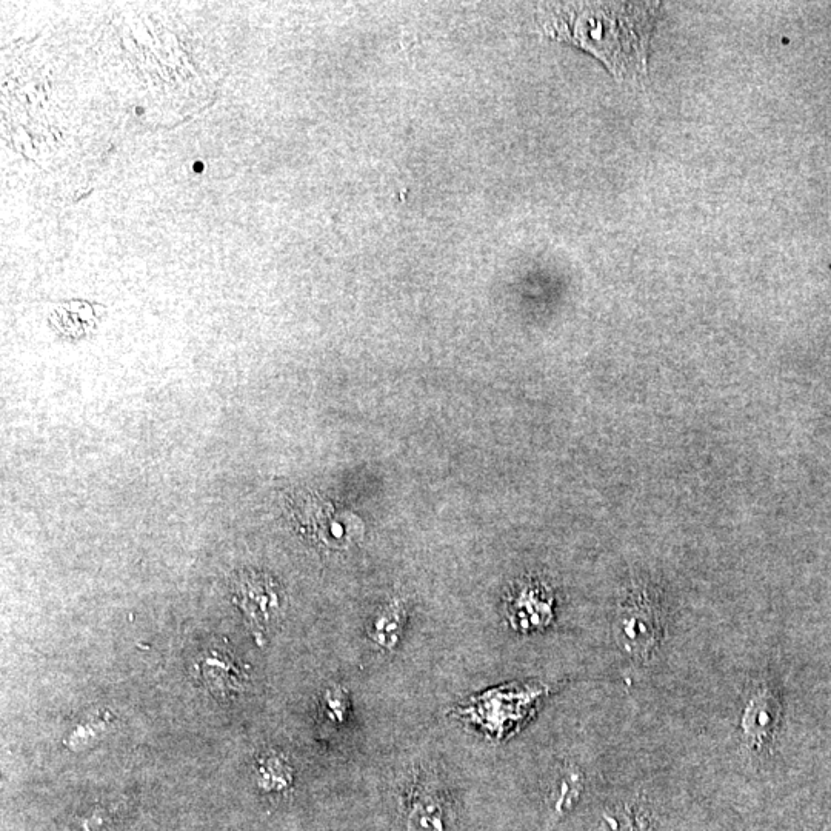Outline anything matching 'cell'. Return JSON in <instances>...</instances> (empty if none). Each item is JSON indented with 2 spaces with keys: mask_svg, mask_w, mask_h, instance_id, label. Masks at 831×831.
Here are the masks:
<instances>
[{
  "mask_svg": "<svg viewBox=\"0 0 831 831\" xmlns=\"http://www.w3.org/2000/svg\"><path fill=\"white\" fill-rule=\"evenodd\" d=\"M76 831H111V821L104 810H94L79 821Z\"/></svg>",
  "mask_w": 831,
  "mask_h": 831,
  "instance_id": "30bf717a",
  "label": "cell"
},
{
  "mask_svg": "<svg viewBox=\"0 0 831 831\" xmlns=\"http://www.w3.org/2000/svg\"><path fill=\"white\" fill-rule=\"evenodd\" d=\"M405 608L404 605L393 602L379 611V615L371 625L370 638L382 650L391 651L398 647L404 635Z\"/></svg>",
  "mask_w": 831,
  "mask_h": 831,
  "instance_id": "5b68a950",
  "label": "cell"
},
{
  "mask_svg": "<svg viewBox=\"0 0 831 831\" xmlns=\"http://www.w3.org/2000/svg\"><path fill=\"white\" fill-rule=\"evenodd\" d=\"M648 608H631L618 622L616 639L625 653L636 659H648L661 641V621Z\"/></svg>",
  "mask_w": 831,
  "mask_h": 831,
  "instance_id": "277c9868",
  "label": "cell"
},
{
  "mask_svg": "<svg viewBox=\"0 0 831 831\" xmlns=\"http://www.w3.org/2000/svg\"><path fill=\"white\" fill-rule=\"evenodd\" d=\"M202 167H204V165H202L201 162H197L196 167H194V170L202 171V170H204V168H202Z\"/></svg>",
  "mask_w": 831,
  "mask_h": 831,
  "instance_id": "8fae6325",
  "label": "cell"
},
{
  "mask_svg": "<svg viewBox=\"0 0 831 831\" xmlns=\"http://www.w3.org/2000/svg\"><path fill=\"white\" fill-rule=\"evenodd\" d=\"M545 33L601 59L618 77H638L647 68V50L659 4H556Z\"/></svg>",
  "mask_w": 831,
  "mask_h": 831,
  "instance_id": "6da1fadb",
  "label": "cell"
},
{
  "mask_svg": "<svg viewBox=\"0 0 831 831\" xmlns=\"http://www.w3.org/2000/svg\"><path fill=\"white\" fill-rule=\"evenodd\" d=\"M771 708L770 699L765 695L764 691L758 693L755 698L751 699V704L748 705L744 716V730L745 735L751 742L755 744H764L765 736L770 731L771 722Z\"/></svg>",
  "mask_w": 831,
  "mask_h": 831,
  "instance_id": "ba28073f",
  "label": "cell"
},
{
  "mask_svg": "<svg viewBox=\"0 0 831 831\" xmlns=\"http://www.w3.org/2000/svg\"><path fill=\"white\" fill-rule=\"evenodd\" d=\"M325 705H327L328 718L333 721H344L345 713H347V696L342 690H331L327 693L325 698Z\"/></svg>",
  "mask_w": 831,
  "mask_h": 831,
  "instance_id": "9c48e42d",
  "label": "cell"
},
{
  "mask_svg": "<svg viewBox=\"0 0 831 831\" xmlns=\"http://www.w3.org/2000/svg\"><path fill=\"white\" fill-rule=\"evenodd\" d=\"M408 822L411 831H444V808L438 796L433 793L419 796Z\"/></svg>",
  "mask_w": 831,
  "mask_h": 831,
  "instance_id": "52a82bcc",
  "label": "cell"
},
{
  "mask_svg": "<svg viewBox=\"0 0 831 831\" xmlns=\"http://www.w3.org/2000/svg\"><path fill=\"white\" fill-rule=\"evenodd\" d=\"M234 601L239 605L261 641L271 622L281 616L282 601L276 582L261 573H239L233 582Z\"/></svg>",
  "mask_w": 831,
  "mask_h": 831,
  "instance_id": "3957f363",
  "label": "cell"
},
{
  "mask_svg": "<svg viewBox=\"0 0 831 831\" xmlns=\"http://www.w3.org/2000/svg\"><path fill=\"white\" fill-rule=\"evenodd\" d=\"M511 624L518 630L528 631L542 627L550 621V605L539 598L534 588L522 591L518 599L511 605Z\"/></svg>",
  "mask_w": 831,
  "mask_h": 831,
  "instance_id": "8992f818",
  "label": "cell"
},
{
  "mask_svg": "<svg viewBox=\"0 0 831 831\" xmlns=\"http://www.w3.org/2000/svg\"><path fill=\"white\" fill-rule=\"evenodd\" d=\"M193 675L213 698L230 702L250 688V668L225 641L211 642L196 656Z\"/></svg>",
  "mask_w": 831,
  "mask_h": 831,
  "instance_id": "7a4b0ae2",
  "label": "cell"
}]
</instances>
